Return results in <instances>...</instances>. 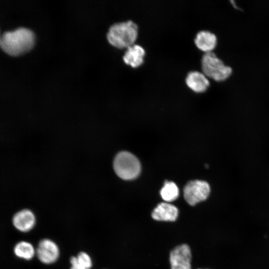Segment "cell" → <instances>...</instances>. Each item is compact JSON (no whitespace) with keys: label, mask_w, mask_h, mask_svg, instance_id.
<instances>
[{"label":"cell","mask_w":269,"mask_h":269,"mask_svg":"<svg viewBox=\"0 0 269 269\" xmlns=\"http://www.w3.org/2000/svg\"><path fill=\"white\" fill-rule=\"evenodd\" d=\"M35 36L25 27L4 32L0 36V46L9 55L18 56L30 50L33 46Z\"/></svg>","instance_id":"obj_1"},{"label":"cell","mask_w":269,"mask_h":269,"mask_svg":"<svg viewBox=\"0 0 269 269\" xmlns=\"http://www.w3.org/2000/svg\"><path fill=\"white\" fill-rule=\"evenodd\" d=\"M137 25L131 20L113 24L107 34L109 42L119 48H127L134 44L138 37Z\"/></svg>","instance_id":"obj_2"},{"label":"cell","mask_w":269,"mask_h":269,"mask_svg":"<svg viewBox=\"0 0 269 269\" xmlns=\"http://www.w3.org/2000/svg\"><path fill=\"white\" fill-rule=\"evenodd\" d=\"M202 72L208 77L216 82L225 81L232 74V69L213 52L204 53L201 61Z\"/></svg>","instance_id":"obj_3"},{"label":"cell","mask_w":269,"mask_h":269,"mask_svg":"<svg viewBox=\"0 0 269 269\" xmlns=\"http://www.w3.org/2000/svg\"><path fill=\"white\" fill-rule=\"evenodd\" d=\"M113 167L116 174L126 180L134 179L139 174L141 166L137 158L132 153L123 151L115 156Z\"/></svg>","instance_id":"obj_4"},{"label":"cell","mask_w":269,"mask_h":269,"mask_svg":"<svg viewBox=\"0 0 269 269\" xmlns=\"http://www.w3.org/2000/svg\"><path fill=\"white\" fill-rule=\"evenodd\" d=\"M210 191V186L206 181L192 180L187 183L184 187V197L189 205L194 206L206 200L209 196Z\"/></svg>","instance_id":"obj_5"},{"label":"cell","mask_w":269,"mask_h":269,"mask_svg":"<svg viewBox=\"0 0 269 269\" xmlns=\"http://www.w3.org/2000/svg\"><path fill=\"white\" fill-rule=\"evenodd\" d=\"M36 254L39 260L45 264L55 262L59 256L58 246L53 241L48 239L41 240L36 249Z\"/></svg>","instance_id":"obj_6"},{"label":"cell","mask_w":269,"mask_h":269,"mask_svg":"<svg viewBox=\"0 0 269 269\" xmlns=\"http://www.w3.org/2000/svg\"><path fill=\"white\" fill-rule=\"evenodd\" d=\"M191 253L189 247L183 244L176 247L170 254L171 269H191Z\"/></svg>","instance_id":"obj_7"},{"label":"cell","mask_w":269,"mask_h":269,"mask_svg":"<svg viewBox=\"0 0 269 269\" xmlns=\"http://www.w3.org/2000/svg\"><path fill=\"white\" fill-rule=\"evenodd\" d=\"M36 217L34 213L28 209H23L15 213L11 218L13 227L21 233H27L34 227Z\"/></svg>","instance_id":"obj_8"},{"label":"cell","mask_w":269,"mask_h":269,"mask_svg":"<svg viewBox=\"0 0 269 269\" xmlns=\"http://www.w3.org/2000/svg\"><path fill=\"white\" fill-rule=\"evenodd\" d=\"M185 83L190 90L196 93L205 92L210 86L208 78L202 72L198 71L188 72Z\"/></svg>","instance_id":"obj_9"},{"label":"cell","mask_w":269,"mask_h":269,"mask_svg":"<svg viewBox=\"0 0 269 269\" xmlns=\"http://www.w3.org/2000/svg\"><path fill=\"white\" fill-rule=\"evenodd\" d=\"M178 214V209L167 202L159 203L152 212V218L159 221H171L176 220Z\"/></svg>","instance_id":"obj_10"},{"label":"cell","mask_w":269,"mask_h":269,"mask_svg":"<svg viewBox=\"0 0 269 269\" xmlns=\"http://www.w3.org/2000/svg\"><path fill=\"white\" fill-rule=\"evenodd\" d=\"M196 46L204 53L213 52L217 44L216 35L208 30H201L197 32L194 38Z\"/></svg>","instance_id":"obj_11"},{"label":"cell","mask_w":269,"mask_h":269,"mask_svg":"<svg viewBox=\"0 0 269 269\" xmlns=\"http://www.w3.org/2000/svg\"><path fill=\"white\" fill-rule=\"evenodd\" d=\"M144 49L138 44H134L127 48L123 56L124 61L133 68H137L144 62Z\"/></svg>","instance_id":"obj_12"},{"label":"cell","mask_w":269,"mask_h":269,"mask_svg":"<svg viewBox=\"0 0 269 269\" xmlns=\"http://www.w3.org/2000/svg\"><path fill=\"white\" fill-rule=\"evenodd\" d=\"M13 253L18 259L29 261L36 254V250L30 242L26 241H20L17 242L13 246Z\"/></svg>","instance_id":"obj_13"},{"label":"cell","mask_w":269,"mask_h":269,"mask_svg":"<svg viewBox=\"0 0 269 269\" xmlns=\"http://www.w3.org/2000/svg\"><path fill=\"white\" fill-rule=\"evenodd\" d=\"M160 195L166 202H170L176 200L179 195V189L175 183L166 181L161 188Z\"/></svg>","instance_id":"obj_14"},{"label":"cell","mask_w":269,"mask_h":269,"mask_svg":"<svg viewBox=\"0 0 269 269\" xmlns=\"http://www.w3.org/2000/svg\"><path fill=\"white\" fill-rule=\"evenodd\" d=\"M77 260L87 268L90 269L92 266V262L90 257L86 253L81 252L76 257Z\"/></svg>","instance_id":"obj_15"},{"label":"cell","mask_w":269,"mask_h":269,"mask_svg":"<svg viewBox=\"0 0 269 269\" xmlns=\"http://www.w3.org/2000/svg\"><path fill=\"white\" fill-rule=\"evenodd\" d=\"M71 267L70 269H88L77 260L76 257H72L70 259Z\"/></svg>","instance_id":"obj_16"},{"label":"cell","mask_w":269,"mask_h":269,"mask_svg":"<svg viewBox=\"0 0 269 269\" xmlns=\"http://www.w3.org/2000/svg\"><path fill=\"white\" fill-rule=\"evenodd\" d=\"M0 36H1L0 35Z\"/></svg>","instance_id":"obj_17"}]
</instances>
